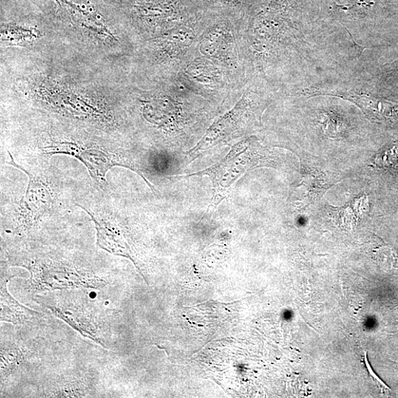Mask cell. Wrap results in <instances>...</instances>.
<instances>
[{"label": "cell", "instance_id": "obj_10", "mask_svg": "<svg viewBox=\"0 0 398 398\" xmlns=\"http://www.w3.org/2000/svg\"><path fill=\"white\" fill-rule=\"evenodd\" d=\"M9 276L1 277L0 284V299H1V319L2 321L11 322L13 325H21L33 318L36 312L26 308L16 301L8 292L7 283Z\"/></svg>", "mask_w": 398, "mask_h": 398}, {"label": "cell", "instance_id": "obj_5", "mask_svg": "<svg viewBox=\"0 0 398 398\" xmlns=\"http://www.w3.org/2000/svg\"><path fill=\"white\" fill-rule=\"evenodd\" d=\"M181 0H136L132 13L144 25L157 28L177 25L182 17Z\"/></svg>", "mask_w": 398, "mask_h": 398}, {"label": "cell", "instance_id": "obj_12", "mask_svg": "<svg viewBox=\"0 0 398 398\" xmlns=\"http://www.w3.org/2000/svg\"><path fill=\"white\" fill-rule=\"evenodd\" d=\"M87 392L77 380H67L59 385V387L54 389L51 397H84Z\"/></svg>", "mask_w": 398, "mask_h": 398}, {"label": "cell", "instance_id": "obj_13", "mask_svg": "<svg viewBox=\"0 0 398 398\" xmlns=\"http://www.w3.org/2000/svg\"><path fill=\"white\" fill-rule=\"evenodd\" d=\"M205 3L214 6H221L227 9H241V0H204Z\"/></svg>", "mask_w": 398, "mask_h": 398}, {"label": "cell", "instance_id": "obj_9", "mask_svg": "<svg viewBox=\"0 0 398 398\" xmlns=\"http://www.w3.org/2000/svg\"><path fill=\"white\" fill-rule=\"evenodd\" d=\"M11 161L10 165L21 169L30 178V182L24 200V205L26 211L31 214L33 218L39 217L49 209L51 204V198L45 186L37 181L32 175L21 166H18L13 160V157L9 153Z\"/></svg>", "mask_w": 398, "mask_h": 398}, {"label": "cell", "instance_id": "obj_7", "mask_svg": "<svg viewBox=\"0 0 398 398\" xmlns=\"http://www.w3.org/2000/svg\"><path fill=\"white\" fill-rule=\"evenodd\" d=\"M81 207L91 216L94 224H96L97 242L100 248L114 255L128 258L136 262L129 244L122 231L116 225L99 219L90 214L83 206H81Z\"/></svg>", "mask_w": 398, "mask_h": 398}, {"label": "cell", "instance_id": "obj_4", "mask_svg": "<svg viewBox=\"0 0 398 398\" xmlns=\"http://www.w3.org/2000/svg\"><path fill=\"white\" fill-rule=\"evenodd\" d=\"M45 154L67 155L79 159L89 170L91 177L101 183H106V175L109 169L115 166H123L134 170L147 183L153 191L154 188L134 164L128 162H120L111 157L104 151L96 148H85L75 143L57 142L45 148Z\"/></svg>", "mask_w": 398, "mask_h": 398}, {"label": "cell", "instance_id": "obj_3", "mask_svg": "<svg viewBox=\"0 0 398 398\" xmlns=\"http://www.w3.org/2000/svg\"><path fill=\"white\" fill-rule=\"evenodd\" d=\"M254 112L251 102L244 96L230 111L219 118L206 131L201 140L187 153V164H191L206 151L219 144L241 138L252 124Z\"/></svg>", "mask_w": 398, "mask_h": 398}, {"label": "cell", "instance_id": "obj_14", "mask_svg": "<svg viewBox=\"0 0 398 398\" xmlns=\"http://www.w3.org/2000/svg\"><path fill=\"white\" fill-rule=\"evenodd\" d=\"M92 1L94 4H99V5L103 4V0H92Z\"/></svg>", "mask_w": 398, "mask_h": 398}, {"label": "cell", "instance_id": "obj_8", "mask_svg": "<svg viewBox=\"0 0 398 398\" xmlns=\"http://www.w3.org/2000/svg\"><path fill=\"white\" fill-rule=\"evenodd\" d=\"M222 26L214 28L204 36L201 49L204 54L225 62H229L226 55L235 57L236 50L232 35Z\"/></svg>", "mask_w": 398, "mask_h": 398}, {"label": "cell", "instance_id": "obj_1", "mask_svg": "<svg viewBox=\"0 0 398 398\" xmlns=\"http://www.w3.org/2000/svg\"><path fill=\"white\" fill-rule=\"evenodd\" d=\"M270 163L267 151L250 138L236 144L219 162L194 174L179 176L209 177L213 184V197L206 216L213 214L228 196L233 184L245 174Z\"/></svg>", "mask_w": 398, "mask_h": 398}, {"label": "cell", "instance_id": "obj_11", "mask_svg": "<svg viewBox=\"0 0 398 398\" xmlns=\"http://www.w3.org/2000/svg\"><path fill=\"white\" fill-rule=\"evenodd\" d=\"M24 351L16 346L1 347V377L9 375L20 367L24 360Z\"/></svg>", "mask_w": 398, "mask_h": 398}, {"label": "cell", "instance_id": "obj_2", "mask_svg": "<svg viewBox=\"0 0 398 398\" xmlns=\"http://www.w3.org/2000/svg\"><path fill=\"white\" fill-rule=\"evenodd\" d=\"M26 268L31 275L30 286L34 292L82 288L97 289L106 285L104 279L63 263L40 261Z\"/></svg>", "mask_w": 398, "mask_h": 398}, {"label": "cell", "instance_id": "obj_6", "mask_svg": "<svg viewBox=\"0 0 398 398\" xmlns=\"http://www.w3.org/2000/svg\"><path fill=\"white\" fill-rule=\"evenodd\" d=\"M43 305L48 308L56 317L64 320L73 329L79 331L84 336L105 346L104 340L101 338L96 321L82 309L69 305H48L45 303Z\"/></svg>", "mask_w": 398, "mask_h": 398}]
</instances>
